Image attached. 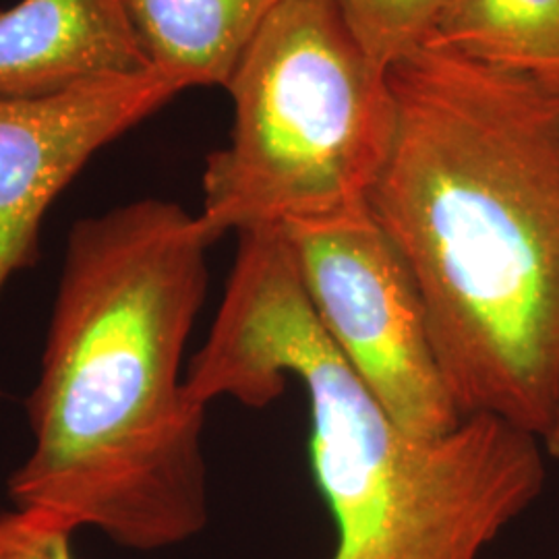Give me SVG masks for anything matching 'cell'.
Segmentation results:
<instances>
[{
	"label": "cell",
	"mask_w": 559,
	"mask_h": 559,
	"mask_svg": "<svg viewBox=\"0 0 559 559\" xmlns=\"http://www.w3.org/2000/svg\"><path fill=\"white\" fill-rule=\"evenodd\" d=\"M369 210L417 282L464 417L559 415V94L438 41L390 69Z\"/></svg>",
	"instance_id": "1"
},
{
	"label": "cell",
	"mask_w": 559,
	"mask_h": 559,
	"mask_svg": "<svg viewBox=\"0 0 559 559\" xmlns=\"http://www.w3.org/2000/svg\"><path fill=\"white\" fill-rule=\"evenodd\" d=\"M216 240L200 214L158 198L71 226L27 399L32 448L7 483L17 510L133 551L205 528L207 408L187 392L185 353Z\"/></svg>",
	"instance_id": "2"
},
{
	"label": "cell",
	"mask_w": 559,
	"mask_h": 559,
	"mask_svg": "<svg viewBox=\"0 0 559 559\" xmlns=\"http://www.w3.org/2000/svg\"><path fill=\"white\" fill-rule=\"evenodd\" d=\"M218 313L187 362L201 406L261 408L288 380L311 413V460L336 526L332 559H480L545 485L543 441L471 415L440 438L404 429L316 320L280 226L237 235Z\"/></svg>",
	"instance_id": "3"
},
{
	"label": "cell",
	"mask_w": 559,
	"mask_h": 559,
	"mask_svg": "<svg viewBox=\"0 0 559 559\" xmlns=\"http://www.w3.org/2000/svg\"><path fill=\"white\" fill-rule=\"evenodd\" d=\"M224 87L233 127L201 179V221L216 239L369 205L396 138V98L338 0H284Z\"/></svg>",
	"instance_id": "4"
},
{
	"label": "cell",
	"mask_w": 559,
	"mask_h": 559,
	"mask_svg": "<svg viewBox=\"0 0 559 559\" xmlns=\"http://www.w3.org/2000/svg\"><path fill=\"white\" fill-rule=\"evenodd\" d=\"M280 228L323 334L381 406L423 438L454 431L466 417L417 282L369 205Z\"/></svg>",
	"instance_id": "5"
},
{
	"label": "cell",
	"mask_w": 559,
	"mask_h": 559,
	"mask_svg": "<svg viewBox=\"0 0 559 559\" xmlns=\"http://www.w3.org/2000/svg\"><path fill=\"white\" fill-rule=\"evenodd\" d=\"M179 94L150 71L46 98H0V299L36 265L41 222L87 162Z\"/></svg>",
	"instance_id": "6"
},
{
	"label": "cell",
	"mask_w": 559,
	"mask_h": 559,
	"mask_svg": "<svg viewBox=\"0 0 559 559\" xmlns=\"http://www.w3.org/2000/svg\"><path fill=\"white\" fill-rule=\"evenodd\" d=\"M150 71L127 0H20L0 11V98H46Z\"/></svg>",
	"instance_id": "7"
},
{
	"label": "cell",
	"mask_w": 559,
	"mask_h": 559,
	"mask_svg": "<svg viewBox=\"0 0 559 559\" xmlns=\"http://www.w3.org/2000/svg\"><path fill=\"white\" fill-rule=\"evenodd\" d=\"M154 71L180 92L226 85L284 0H127Z\"/></svg>",
	"instance_id": "8"
},
{
	"label": "cell",
	"mask_w": 559,
	"mask_h": 559,
	"mask_svg": "<svg viewBox=\"0 0 559 559\" xmlns=\"http://www.w3.org/2000/svg\"><path fill=\"white\" fill-rule=\"evenodd\" d=\"M433 41L559 94V0H452Z\"/></svg>",
	"instance_id": "9"
},
{
	"label": "cell",
	"mask_w": 559,
	"mask_h": 559,
	"mask_svg": "<svg viewBox=\"0 0 559 559\" xmlns=\"http://www.w3.org/2000/svg\"><path fill=\"white\" fill-rule=\"evenodd\" d=\"M452 0H338L353 38L380 71L433 40Z\"/></svg>",
	"instance_id": "10"
},
{
	"label": "cell",
	"mask_w": 559,
	"mask_h": 559,
	"mask_svg": "<svg viewBox=\"0 0 559 559\" xmlns=\"http://www.w3.org/2000/svg\"><path fill=\"white\" fill-rule=\"evenodd\" d=\"M73 533L48 514L15 508L0 514V559H75Z\"/></svg>",
	"instance_id": "11"
},
{
	"label": "cell",
	"mask_w": 559,
	"mask_h": 559,
	"mask_svg": "<svg viewBox=\"0 0 559 559\" xmlns=\"http://www.w3.org/2000/svg\"><path fill=\"white\" fill-rule=\"evenodd\" d=\"M543 445H545V450L549 452V456L559 459V415L556 425H554V429L549 431V436L543 441Z\"/></svg>",
	"instance_id": "12"
}]
</instances>
